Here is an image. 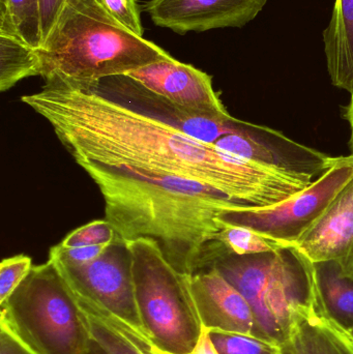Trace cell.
Returning a JSON list of instances; mask_svg holds the SVG:
<instances>
[{
    "label": "cell",
    "mask_w": 353,
    "mask_h": 354,
    "mask_svg": "<svg viewBox=\"0 0 353 354\" xmlns=\"http://www.w3.org/2000/svg\"><path fill=\"white\" fill-rule=\"evenodd\" d=\"M113 226L104 220H95L68 233L59 243L64 248L84 247V245H110L116 239Z\"/></svg>",
    "instance_id": "obj_22"
},
{
    "label": "cell",
    "mask_w": 353,
    "mask_h": 354,
    "mask_svg": "<svg viewBox=\"0 0 353 354\" xmlns=\"http://www.w3.org/2000/svg\"><path fill=\"white\" fill-rule=\"evenodd\" d=\"M350 332H352V336H353V328H350Z\"/></svg>",
    "instance_id": "obj_32"
},
{
    "label": "cell",
    "mask_w": 353,
    "mask_h": 354,
    "mask_svg": "<svg viewBox=\"0 0 353 354\" xmlns=\"http://www.w3.org/2000/svg\"><path fill=\"white\" fill-rule=\"evenodd\" d=\"M353 178L350 156L329 158L327 170L307 189L267 206H240L220 216L228 224L246 227L281 245L287 251L325 214L336 196Z\"/></svg>",
    "instance_id": "obj_7"
},
{
    "label": "cell",
    "mask_w": 353,
    "mask_h": 354,
    "mask_svg": "<svg viewBox=\"0 0 353 354\" xmlns=\"http://www.w3.org/2000/svg\"><path fill=\"white\" fill-rule=\"evenodd\" d=\"M21 101L49 122L75 162L198 181L250 207L280 203L312 185L308 171L242 159L136 107L108 78L45 83Z\"/></svg>",
    "instance_id": "obj_1"
},
{
    "label": "cell",
    "mask_w": 353,
    "mask_h": 354,
    "mask_svg": "<svg viewBox=\"0 0 353 354\" xmlns=\"http://www.w3.org/2000/svg\"><path fill=\"white\" fill-rule=\"evenodd\" d=\"M0 15L8 18L27 45L41 48V0H0Z\"/></svg>",
    "instance_id": "obj_18"
},
{
    "label": "cell",
    "mask_w": 353,
    "mask_h": 354,
    "mask_svg": "<svg viewBox=\"0 0 353 354\" xmlns=\"http://www.w3.org/2000/svg\"><path fill=\"white\" fill-rule=\"evenodd\" d=\"M112 18L131 32L143 37L141 8L137 0H95Z\"/></svg>",
    "instance_id": "obj_24"
},
{
    "label": "cell",
    "mask_w": 353,
    "mask_h": 354,
    "mask_svg": "<svg viewBox=\"0 0 353 354\" xmlns=\"http://www.w3.org/2000/svg\"><path fill=\"white\" fill-rule=\"evenodd\" d=\"M0 309V324L35 353L84 354L88 346L84 312L52 260L33 266Z\"/></svg>",
    "instance_id": "obj_4"
},
{
    "label": "cell",
    "mask_w": 353,
    "mask_h": 354,
    "mask_svg": "<svg viewBox=\"0 0 353 354\" xmlns=\"http://www.w3.org/2000/svg\"><path fill=\"white\" fill-rule=\"evenodd\" d=\"M317 268L319 286L327 312L350 330L353 328V281L342 277L334 264H321Z\"/></svg>",
    "instance_id": "obj_16"
},
{
    "label": "cell",
    "mask_w": 353,
    "mask_h": 354,
    "mask_svg": "<svg viewBox=\"0 0 353 354\" xmlns=\"http://www.w3.org/2000/svg\"><path fill=\"white\" fill-rule=\"evenodd\" d=\"M254 130V127L248 124V127L244 132L223 137L216 145V147H219L222 151H227V153L238 156L242 159L249 160V161L300 170L285 160L281 153L276 151L273 145H267V143L259 140Z\"/></svg>",
    "instance_id": "obj_17"
},
{
    "label": "cell",
    "mask_w": 353,
    "mask_h": 354,
    "mask_svg": "<svg viewBox=\"0 0 353 354\" xmlns=\"http://www.w3.org/2000/svg\"><path fill=\"white\" fill-rule=\"evenodd\" d=\"M39 76L37 50L27 45L12 23L0 16V89L6 91L29 77Z\"/></svg>",
    "instance_id": "obj_15"
},
{
    "label": "cell",
    "mask_w": 353,
    "mask_h": 354,
    "mask_svg": "<svg viewBox=\"0 0 353 354\" xmlns=\"http://www.w3.org/2000/svg\"><path fill=\"white\" fill-rule=\"evenodd\" d=\"M188 285L203 328L265 340L250 304L215 266L188 276Z\"/></svg>",
    "instance_id": "obj_13"
},
{
    "label": "cell",
    "mask_w": 353,
    "mask_h": 354,
    "mask_svg": "<svg viewBox=\"0 0 353 354\" xmlns=\"http://www.w3.org/2000/svg\"><path fill=\"white\" fill-rule=\"evenodd\" d=\"M289 250L317 266L334 264L353 281V178Z\"/></svg>",
    "instance_id": "obj_12"
},
{
    "label": "cell",
    "mask_w": 353,
    "mask_h": 354,
    "mask_svg": "<svg viewBox=\"0 0 353 354\" xmlns=\"http://www.w3.org/2000/svg\"><path fill=\"white\" fill-rule=\"evenodd\" d=\"M218 243L225 250L226 253L236 256L261 255L286 251L279 243L251 229L228 224L223 221L221 231L218 235Z\"/></svg>",
    "instance_id": "obj_19"
},
{
    "label": "cell",
    "mask_w": 353,
    "mask_h": 354,
    "mask_svg": "<svg viewBox=\"0 0 353 354\" xmlns=\"http://www.w3.org/2000/svg\"><path fill=\"white\" fill-rule=\"evenodd\" d=\"M287 251L228 255L215 266L250 304L265 340L279 345L289 333L294 310L308 299L310 281L304 264Z\"/></svg>",
    "instance_id": "obj_6"
},
{
    "label": "cell",
    "mask_w": 353,
    "mask_h": 354,
    "mask_svg": "<svg viewBox=\"0 0 353 354\" xmlns=\"http://www.w3.org/2000/svg\"><path fill=\"white\" fill-rule=\"evenodd\" d=\"M345 118L347 120L348 124H350V151H352V155L350 157L353 159V95H350V104L346 107Z\"/></svg>",
    "instance_id": "obj_29"
},
{
    "label": "cell",
    "mask_w": 353,
    "mask_h": 354,
    "mask_svg": "<svg viewBox=\"0 0 353 354\" xmlns=\"http://www.w3.org/2000/svg\"><path fill=\"white\" fill-rule=\"evenodd\" d=\"M128 75L189 113L216 120L232 118L213 89L211 76L172 56Z\"/></svg>",
    "instance_id": "obj_10"
},
{
    "label": "cell",
    "mask_w": 353,
    "mask_h": 354,
    "mask_svg": "<svg viewBox=\"0 0 353 354\" xmlns=\"http://www.w3.org/2000/svg\"><path fill=\"white\" fill-rule=\"evenodd\" d=\"M50 260L79 301L143 333L135 295L132 252L126 241L117 235L99 258L88 263L73 266Z\"/></svg>",
    "instance_id": "obj_8"
},
{
    "label": "cell",
    "mask_w": 353,
    "mask_h": 354,
    "mask_svg": "<svg viewBox=\"0 0 353 354\" xmlns=\"http://www.w3.org/2000/svg\"><path fill=\"white\" fill-rule=\"evenodd\" d=\"M84 354H108L104 351L103 347L97 342V341L93 340V338L89 341L88 346H87L86 351H85Z\"/></svg>",
    "instance_id": "obj_30"
},
{
    "label": "cell",
    "mask_w": 353,
    "mask_h": 354,
    "mask_svg": "<svg viewBox=\"0 0 353 354\" xmlns=\"http://www.w3.org/2000/svg\"><path fill=\"white\" fill-rule=\"evenodd\" d=\"M209 335L219 354H278L279 351V345L250 335L220 330H209Z\"/></svg>",
    "instance_id": "obj_20"
},
{
    "label": "cell",
    "mask_w": 353,
    "mask_h": 354,
    "mask_svg": "<svg viewBox=\"0 0 353 354\" xmlns=\"http://www.w3.org/2000/svg\"><path fill=\"white\" fill-rule=\"evenodd\" d=\"M66 0H41V37L43 45L55 29L64 8ZM43 47V46H41Z\"/></svg>",
    "instance_id": "obj_26"
},
{
    "label": "cell",
    "mask_w": 353,
    "mask_h": 354,
    "mask_svg": "<svg viewBox=\"0 0 353 354\" xmlns=\"http://www.w3.org/2000/svg\"><path fill=\"white\" fill-rule=\"evenodd\" d=\"M190 354H219L209 338V330L207 328L203 330L198 344Z\"/></svg>",
    "instance_id": "obj_28"
},
{
    "label": "cell",
    "mask_w": 353,
    "mask_h": 354,
    "mask_svg": "<svg viewBox=\"0 0 353 354\" xmlns=\"http://www.w3.org/2000/svg\"><path fill=\"white\" fill-rule=\"evenodd\" d=\"M323 41L332 83L353 95V0H336Z\"/></svg>",
    "instance_id": "obj_14"
},
{
    "label": "cell",
    "mask_w": 353,
    "mask_h": 354,
    "mask_svg": "<svg viewBox=\"0 0 353 354\" xmlns=\"http://www.w3.org/2000/svg\"><path fill=\"white\" fill-rule=\"evenodd\" d=\"M45 83L86 84L171 57L122 26L95 0L66 4L49 39L37 50Z\"/></svg>",
    "instance_id": "obj_3"
},
{
    "label": "cell",
    "mask_w": 353,
    "mask_h": 354,
    "mask_svg": "<svg viewBox=\"0 0 353 354\" xmlns=\"http://www.w3.org/2000/svg\"><path fill=\"white\" fill-rule=\"evenodd\" d=\"M290 252L306 268L310 292L294 310L289 333L280 343L278 354H353L352 332L332 317L325 307L316 264L294 250Z\"/></svg>",
    "instance_id": "obj_9"
},
{
    "label": "cell",
    "mask_w": 353,
    "mask_h": 354,
    "mask_svg": "<svg viewBox=\"0 0 353 354\" xmlns=\"http://www.w3.org/2000/svg\"><path fill=\"white\" fill-rule=\"evenodd\" d=\"M0 354H37L29 349L8 326L0 324Z\"/></svg>",
    "instance_id": "obj_27"
},
{
    "label": "cell",
    "mask_w": 353,
    "mask_h": 354,
    "mask_svg": "<svg viewBox=\"0 0 353 354\" xmlns=\"http://www.w3.org/2000/svg\"><path fill=\"white\" fill-rule=\"evenodd\" d=\"M75 1V0H66V4L70 3V2Z\"/></svg>",
    "instance_id": "obj_31"
},
{
    "label": "cell",
    "mask_w": 353,
    "mask_h": 354,
    "mask_svg": "<svg viewBox=\"0 0 353 354\" xmlns=\"http://www.w3.org/2000/svg\"><path fill=\"white\" fill-rule=\"evenodd\" d=\"M110 245L64 248L58 243L50 249L49 258L64 263L73 264V266L88 263L99 258Z\"/></svg>",
    "instance_id": "obj_25"
},
{
    "label": "cell",
    "mask_w": 353,
    "mask_h": 354,
    "mask_svg": "<svg viewBox=\"0 0 353 354\" xmlns=\"http://www.w3.org/2000/svg\"><path fill=\"white\" fill-rule=\"evenodd\" d=\"M32 268V259L24 254L2 260L0 264V305L12 295Z\"/></svg>",
    "instance_id": "obj_23"
},
{
    "label": "cell",
    "mask_w": 353,
    "mask_h": 354,
    "mask_svg": "<svg viewBox=\"0 0 353 354\" xmlns=\"http://www.w3.org/2000/svg\"><path fill=\"white\" fill-rule=\"evenodd\" d=\"M82 309V308H81ZM86 317L90 337L97 341L108 354H144L137 348L124 335L115 328L93 315L90 312L83 310Z\"/></svg>",
    "instance_id": "obj_21"
},
{
    "label": "cell",
    "mask_w": 353,
    "mask_h": 354,
    "mask_svg": "<svg viewBox=\"0 0 353 354\" xmlns=\"http://www.w3.org/2000/svg\"><path fill=\"white\" fill-rule=\"evenodd\" d=\"M267 0H149L142 10L155 25L178 35L242 27L254 20Z\"/></svg>",
    "instance_id": "obj_11"
},
{
    "label": "cell",
    "mask_w": 353,
    "mask_h": 354,
    "mask_svg": "<svg viewBox=\"0 0 353 354\" xmlns=\"http://www.w3.org/2000/svg\"><path fill=\"white\" fill-rule=\"evenodd\" d=\"M135 295L143 334L166 354H190L204 328L188 285L151 239L130 241Z\"/></svg>",
    "instance_id": "obj_5"
},
{
    "label": "cell",
    "mask_w": 353,
    "mask_h": 354,
    "mask_svg": "<svg viewBox=\"0 0 353 354\" xmlns=\"http://www.w3.org/2000/svg\"><path fill=\"white\" fill-rule=\"evenodd\" d=\"M77 164L99 187L105 218L126 243L151 239L172 268L187 276L226 255L218 243L220 216L246 205L191 179L95 162Z\"/></svg>",
    "instance_id": "obj_2"
}]
</instances>
